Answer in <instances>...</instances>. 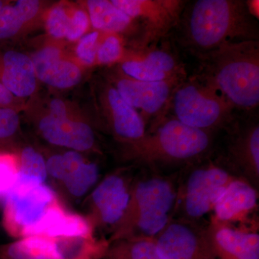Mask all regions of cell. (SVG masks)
Wrapping results in <instances>:
<instances>
[{
	"label": "cell",
	"mask_w": 259,
	"mask_h": 259,
	"mask_svg": "<svg viewBox=\"0 0 259 259\" xmlns=\"http://www.w3.org/2000/svg\"><path fill=\"white\" fill-rule=\"evenodd\" d=\"M3 228L13 238L76 236L86 230L82 214L66 208L46 183L19 177L5 197Z\"/></svg>",
	"instance_id": "6da1fadb"
},
{
	"label": "cell",
	"mask_w": 259,
	"mask_h": 259,
	"mask_svg": "<svg viewBox=\"0 0 259 259\" xmlns=\"http://www.w3.org/2000/svg\"><path fill=\"white\" fill-rule=\"evenodd\" d=\"M257 21L245 1L197 0L184 8L177 40L197 59L229 42L258 40Z\"/></svg>",
	"instance_id": "7a4b0ae2"
},
{
	"label": "cell",
	"mask_w": 259,
	"mask_h": 259,
	"mask_svg": "<svg viewBox=\"0 0 259 259\" xmlns=\"http://www.w3.org/2000/svg\"><path fill=\"white\" fill-rule=\"evenodd\" d=\"M195 74L226 97L237 111L254 112L259 104L258 40L229 42L197 58Z\"/></svg>",
	"instance_id": "3957f363"
},
{
	"label": "cell",
	"mask_w": 259,
	"mask_h": 259,
	"mask_svg": "<svg viewBox=\"0 0 259 259\" xmlns=\"http://www.w3.org/2000/svg\"><path fill=\"white\" fill-rule=\"evenodd\" d=\"M179 192L169 179L151 177L134 182L128 206L112 230L110 243L131 238H156L173 218Z\"/></svg>",
	"instance_id": "277c9868"
},
{
	"label": "cell",
	"mask_w": 259,
	"mask_h": 259,
	"mask_svg": "<svg viewBox=\"0 0 259 259\" xmlns=\"http://www.w3.org/2000/svg\"><path fill=\"white\" fill-rule=\"evenodd\" d=\"M215 133L189 127L166 116L143 139L122 146V154L128 161L146 164L194 161L210 150Z\"/></svg>",
	"instance_id": "5b68a950"
},
{
	"label": "cell",
	"mask_w": 259,
	"mask_h": 259,
	"mask_svg": "<svg viewBox=\"0 0 259 259\" xmlns=\"http://www.w3.org/2000/svg\"><path fill=\"white\" fill-rule=\"evenodd\" d=\"M237 112L226 97L194 75L175 88L167 116L193 128L216 132L224 129Z\"/></svg>",
	"instance_id": "8992f818"
},
{
	"label": "cell",
	"mask_w": 259,
	"mask_h": 259,
	"mask_svg": "<svg viewBox=\"0 0 259 259\" xmlns=\"http://www.w3.org/2000/svg\"><path fill=\"white\" fill-rule=\"evenodd\" d=\"M187 76L161 81H140L126 76L117 67L107 74V80L141 115L146 133H149L166 118L172 94Z\"/></svg>",
	"instance_id": "52a82bcc"
},
{
	"label": "cell",
	"mask_w": 259,
	"mask_h": 259,
	"mask_svg": "<svg viewBox=\"0 0 259 259\" xmlns=\"http://www.w3.org/2000/svg\"><path fill=\"white\" fill-rule=\"evenodd\" d=\"M112 4L134 21L141 22L142 35L140 52L153 48V44L176 28L187 2L181 0H111Z\"/></svg>",
	"instance_id": "ba28073f"
},
{
	"label": "cell",
	"mask_w": 259,
	"mask_h": 259,
	"mask_svg": "<svg viewBox=\"0 0 259 259\" xmlns=\"http://www.w3.org/2000/svg\"><path fill=\"white\" fill-rule=\"evenodd\" d=\"M236 178L213 163L195 168L187 179L182 194H178L177 204H181L182 217L197 222L212 212L221 194Z\"/></svg>",
	"instance_id": "9c48e42d"
},
{
	"label": "cell",
	"mask_w": 259,
	"mask_h": 259,
	"mask_svg": "<svg viewBox=\"0 0 259 259\" xmlns=\"http://www.w3.org/2000/svg\"><path fill=\"white\" fill-rule=\"evenodd\" d=\"M155 241L162 259H215L207 228L185 218H172Z\"/></svg>",
	"instance_id": "30bf717a"
},
{
	"label": "cell",
	"mask_w": 259,
	"mask_h": 259,
	"mask_svg": "<svg viewBox=\"0 0 259 259\" xmlns=\"http://www.w3.org/2000/svg\"><path fill=\"white\" fill-rule=\"evenodd\" d=\"M35 125L42 139L53 146L81 153L97 151L93 126L75 110L60 115L42 113Z\"/></svg>",
	"instance_id": "8fae6325"
},
{
	"label": "cell",
	"mask_w": 259,
	"mask_h": 259,
	"mask_svg": "<svg viewBox=\"0 0 259 259\" xmlns=\"http://www.w3.org/2000/svg\"><path fill=\"white\" fill-rule=\"evenodd\" d=\"M97 100L107 127L122 146L144 137L146 127L142 117L107 80L99 85Z\"/></svg>",
	"instance_id": "7c38bea8"
},
{
	"label": "cell",
	"mask_w": 259,
	"mask_h": 259,
	"mask_svg": "<svg viewBox=\"0 0 259 259\" xmlns=\"http://www.w3.org/2000/svg\"><path fill=\"white\" fill-rule=\"evenodd\" d=\"M133 184L125 175L112 174L95 187L90 196V214L94 226L111 228L121 221L128 206Z\"/></svg>",
	"instance_id": "4fadbf2b"
},
{
	"label": "cell",
	"mask_w": 259,
	"mask_h": 259,
	"mask_svg": "<svg viewBox=\"0 0 259 259\" xmlns=\"http://www.w3.org/2000/svg\"><path fill=\"white\" fill-rule=\"evenodd\" d=\"M126 76L144 81H161L185 77V65L168 47L151 48L142 52H130L118 64Z\"/></svg>",
	"instance_id": "5bb4252c"
},
{
	"label": "cell",
	"mask_w": 259,
	"mask_h": 259,
	"mask_svg": "<svg viewBox=\"0 0 259 259\" xmlns=\"http://www.w3.org/2000/svg\"><path fill=\"white\" fill-rule=\"evenodd\" d=\"M236 112L228 124L231 130L228 146L230 161L238 167L250 180L258 182L259 178V125L255 112Z\"/></svg>",
	"instance_id": "9a60e30c"
},
{
	"label": "cell",
	"mask_w": 259,
	"mask_h": 259,
	"mask_svg": "<svg viewBox=\"0 0 259 259\" xmlns=\"http://www.w3.org/2000/svg\"><path fill=\"white\" fill-rule=\"evenodd\" d=\"M38 81L58 90H68L79 84L84 68L59 46L47 44L30 56Z\"/></svg>",
	"instance_id": "2e32d148"
},
{
	"label": "cell",
	"mask_w": 259,
	"mask_h": 259,
	"mask_svg": "<svg viewBox=\"0 0 259 259\" xmlns=\"http://www.w3.org/2000/svg\"><path fill=\"white\" fill-rule=\"evenodd\" d=\"M99 176L98 166L86 159L83 153L68 150L56 156L54 178L72 198H81L88 193L96 185Z\"/></svg>",
	"instance_id": "e0dca14e"
},
{
	"label": "cell",
	"mask_w": 259,
	"mask_h": 259,
	"mask_svg": "<svg viewBox=\"0 0 259 259\" xmlns=\"http://www.w3.org/2000/svg\"><path fill=\"white\" fill-rule=\"evenodd\" d=\"M207 230L215 259H259L255 232L213 222Z\"/></svg>",
	"instance_id": "ac0fdd59"
},
{
	"label": "cell",
	"mask_w": 259,
	"mask_h": 259,
	"mask_svg": "<svg viewBox=\"0 0 259 259\" xmlns=\"http://www.w3.org/2000/svg\"><path fill=\"white\" fill-rule=\"evenodd\" d=\"M257 204L258 192L254 187L246 180L235 179L218 199L211 222L230 225L244 221Z\"/></svg>",
	"instance_id": "d6986e66"
},
{
	"label": "cell",
	"mask_w": 259,
	"mask_h": 259,
	"mask_svg": "<svg viewBox=\"0 0 259 259\" xmlns=\"http://www.w3.org/2000/svg\"><path fill=\"white\" fill-rule=\"evenodd\" d=\"M0 82L20 100L33 95L38 79L30 56L15 50L0 54Z\"/></svg>",
	"instance_id": "ffe728a7"
},
{
	"label": "cell",
	"mask_w": 259,
	"mask_h": 259,
	"mask_svg": "<svg viewBox=\"0 0 259 259\" xmlns=\"http://www.w3.org/2000/svg\"><path fill=\"white\" fill-rule=\"evenodd\" d=\"M83 7L88 12L91 27L102 33L120 35L131 31L136 26V21L112 4L111 0H88Z\"/></svg>",
	"instance_id": "44dd1931"
},
{
	"label": "cell",
	"mask_w": 259,
	"mask_h": 259,
	"mask_svg": "<svg viewBox=\"0 0 259 259\" xmlns=\"http://www.w3.org/2000/svg\"><path fill=\"white\" fill-rule=\"evenodd\" d=\"M104 259H162L155 238H137L110 243Z\"/></svg>",
	"instance_id": "7402d4cb"
},
{
	"label": "cell",
	"mask_w": 259,
	"mask_h": 259,
	"mask_svg": "<svg viewBox=\"0 0 259 259\" xmlns=\"http://www.w3.org/2000/svg\"><path fill=\"white\" fill-rule=\"evenodd\" d=\"M74 5L67 3H57L47 10L45 14L46 30L52 38H66Z\"/></svg>",
	"instance_id": "603a6c76"
},
{
	"label": "cell",
	"mask_w": 259,
	"mask_h": 259,
	"mask_svg": "<svg viewBox=\"0 0 259 259\" xmlns=\"http://www.w3.org/2000/svg\"><path fill=\"white\" fill-rule=\"evenodd\" d=\"M17 153L20 166L19 177L46 183L48 179L47 161L41 153L30 146L24 147Z\"/></svg>",
	"instance_id": "cb8c5ba5"
},
{
	"label": "cell",
	"mask_w": 259,
	"mask_h": 259,
	"mask_svg": "<svg viewBox=\"0 0 259 259\" xmlns=\"http://www.w3.org/2000/svg\"><path fill=\"white\" fill-rule=\"evenodd\" d=\"M129 53L125 49L120 35L103 33L97 50L95 66L119 64L125 60Z\"/></svg>",
	"instance_id": "d4e9b609"
},
{
	"label": "cell",
	"mask_w": 259,
	"mask_h": 259,
	"mask_svg": "<svg viewBox=\"0 0 259 259\" xmlns=\"http://www.w3.org/2000/svg\"><path fill=\"white\" fill-rule=\"evenodd\" d=\"M29 26L14 5L6 3L0 9V41L18 36Z\"/></svg>",
	"instance_id": "484cf974"
},
{
	"label": "cell",
	"mask_w": 259,
	"mask_h": 259,
	"mask_svg": "<svg viewBox=\"0 0 259 259\" xmlns=\"http://www.w3.org/2000/svg\"><path fill=\"white\" fill-rule=\"evenodd\" d=\"M20 174L18 153L10 150L0 151V197L15 185Z\"/></svg>",
	"instance_id": "4316f807"
},
{
	"label": "cell",
	"mask_w": 259,
	"mask_h": 259,
	"mask_svg": "<svg viewBox=\"0 0 259 259\" xmlns=\"http://www.w3.org/2000/svg\"><path fill=\"white\" fill-rule=\"evenodd\" d=\"M102 35V32L94 30L76 41L74 56L83 68L95 66L97 50Z\"/></svg>",
	"instance_id": "83f0119b"
},
{
	"label": "cell",
	"mask_w": 259,
	"mask_h": 259,
	"mask_svg": "<svg viewBox=\"0 0 259 259\" xmlns=\"http://www.w3.org/2000/svg\"><path fill=\"white\" fill-rule=\"evenodd\" d=\"M20 127L18 111L0 108V151L9 150L18 136Z\"/></svg>",
	"instance_id": "f1b7e54d"
},
{
	"label": "cell",
	"mask_w": 259,
	"mask_h": 259,
	"mask_svg": "<svg viewBox=\"0 0 259 259\" xmlns=\"http://www.w3.org/2000/svg\"><path fill=\"white\" fill-rule=\"evenodd\" d=\"M90 18L84 7L74 5L66 40L71 42L78 41L85 34L90 32Z\"/></svg>",
	"instance_id": "f546056e"
},
{
	"label": "cell",
	"mask_w": 259,
	"mask_h": 259,
	"mask_svg": "<svg viewBox=\"0 0 259 259\" xmlns=\"http://www.w3.org/2000/svg\"><path fill=\"white\" fill-rule=\"evenodd\" d=\"M42 3L36 0H19L15 3L29 26L36 20L41 13Z\"/></svg>",
	"instance_id": "4dcf8cb0"
},
{
	"label": "cell",
	"mask_w": 259,
	"mask_h": 259,
	"mask_svg": "<svg viewBox=\"0 0 259 259\" xmlns=\"http://www.w3.org/2000/svg\"><path fill=\"white\" fill-rule=\"evenodd\" d=\"M23 100L18 98L0 82V108L13 109L19 112Z\"/></svg>",
	"instance_id": "1f68e13d"
},
{
	"label": "cell",
	"mask_w": 259,
	"mask_h": 259,
	"mask_svg": "<svg viewBox=\"0 0 259 259\" xmlns=\"http://www.w3.org/2000/svg\"><path fill=\"white\" fill-rule=\"evenodd\" d=\"M245 3L250 14L258 20L259 18L258 0H248V1H245Z\"/></svg>",
	"instance_id": "d6a6232c"
},
{
	"label": "cell",
	"mask_w": 259,
	"mask_h": 259,
	"mask_svg": "<svg viewBox=\"0 0 259 259\" xmlns=\"http://www.w3.org/2000/svg\"><path fill=\"white\" fill-rule=\"evenodd\" d=\"M6 3V2L0 1V9H1V8H3Z\"/></svg>",
	"instance_id": "836d02e7"
}]
</instances>
